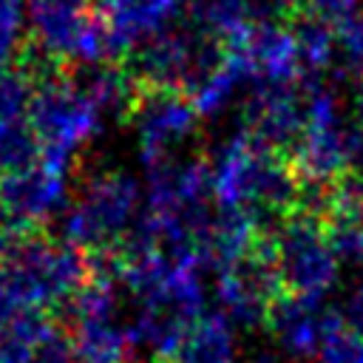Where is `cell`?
Wrapping results in <instances>:
<instances>
[{
  "instance_id": "1",
  "label": "cell",
  "mask_w": 363,
  "mask_h": 363,
  "mask_svg": "<svg viewBox=\"0 0 363 363\" xmlns=\"http://www.w3.org/2000/svg\"><path fill=\"white\" fill-rule=\"evenodd\" d=\"M113 272L133 303L130 332L136 346L156 360H176L187 329L204 315V261L193 250L125 247Z\"/></svg>"
},
{
  "instance_id": "2",
  "label": "cell",
  "mask_w": 363,
  "mask_h": 363,
  "mask_svg": "<svg viewBox=\"0 0 363 363\" xmlns=\"http://www.w3.org/2000/svg\"><path fill=\"white\" fill-rule=\"evenodd\" d=\"M213 201L218 210L247 213L255 221L286 218L298 213L301 179L275 147L252 139L247 130L227 136L213 159Z\"/></svg>"
},
{
  "instance_id": "3",
  "label": "cell",
  "mask_w": 363,
  "mask_h": 363,
  "mask_svg": "<svg viewBox=\"0 0 363 363\" xmlns=\"http://www.w3.org/2000/svg\"><path fill=\"white\" fill-rule=\"evenodd\" d=\"M213 176L204 159H173L147 170L139 224L125 247L193 250L210 218Z\"/></svg>"
},
{
  "instance_id": "4",
  "label": "cell",
  "mask_w": 363,
  "mask_h": 363,
  "mask_svg": "<svg viewBox=\"0 0 363 363\" xmlns=\"http://www.w3.org/2000/svg\"><path fill=\"white\" fill-rule=\"evenodd\" d=\"M85 252L68 241L54 238H17L0 258V295L11 318L45 315L79 292L88 281Z\"/></svg>"
},
{
  "instance_id": "5",
  "label": "cell",
  "mask_w": 363,
  "mask_h": 363,
  "mask_svg": "<svg viewBox=\"0 0 363 363\" xmlns=\"http://www.w3.org/2000/svg\"><path fill=\"white\" fill-rule=\"evenodd\" d=\"M145 204V187L128 170H99L74 193L62 224V241L79 252H108L128 244Z\"/></svg>"
},
{
  "instance_id": "6",
  "label": "cell",
  "mask_w": 363,
  "mask_h": 363,
  "mask_svg": "<svg viewBox=\"0 0 363 363\" xmlns=\"http://www.w3.org/2000/svg\"><path fill=\"white\" fill-rule=\"evenodd\" d=\"M360 156L363 136L354 122L346 119L340 96L326 85H315L303 96V125L289 159L298 179L323 190L352 176V164Z\"/></svg>"
},
{
  "instance_id": "7",
  "label": "cell",
  "mask_w": 363,
  "mask_h": 363,
  "mask_svg": "<svg viewBox=\"0 0 363 363\" xmlns=\"http://www.w3.org/2000/svg\"><path fill=\"white\" fill-rule=\"evenodd\" d=\"M28 122L40 145V159L68 170L77 156L102 136L108 125L82 91L79 79L62 74L37 77Z\"/></svg>"
},
{
  "instance_id": "8",
  "label": "cell",
  "mask_w": 363,
  "mask_h": 363,
  "mask_svg": "<svg viewBox=\"0 0 363 363\" xmlns=\"http://www.w3.org/2000/svg\"><path fill=\"white\" fill-rule=\"evenodd\" d=\"M267 247L284 295L323 301L335 289L340 258L318 213L298 210L286 216L275 235L267 238Z\"/></svg>"
},
{
  "instance_id": "9",
  "label": "cell",
  "mask_w": 363,
  "mask_h": 363,
  "mask_svg": "<svg viewBox=\"0 0 363 363\" xmlns=\"http://www.w3.org/2000/svg\"><path fill=\"white\" fill-rule=\"evenodd\" d=\"M71 199V170L45 159L0 176V233L14 241L28 238L54 218H62Z\"/></svg>"
},
{
  "instance_id": "10",
  "label": "cell",
  "mask_w": 363,
  "mask_h": 363,
  "mask_svg": "<svg viewBox=\"0 0 363 363\" xmlns=\"http://www.w3.org/2000/svg\"><path fill=\"white\" fill-rule=\"evenodd\" d=\"M221 48L196 28H167L133 51L130 77L145 91L190 94L193 85L213 68Z\"/></svg>"
},
{
  "instance_id": "11",
  "label": "cell",
  "mask_w": 363,
  "mask_h": 363,
  "mask_svg": "<svg viewBox=\"0 0 363 363\" xmlns=\"http://www.w3.org/2000/svg\"><path fill=\"white\" fill-rule=\"evenodd\" d=\"M130 119L136 133V153L145 170L179 159L176 153L199 130V113L190 96L170 91H145Z\"/></svg>"
},
{
  "instance_id": "12",
  "label": "cell",
  "mask_w": 363,
  "mask_h": 363,
  "mask_svg": "<svg viewBox=\"0 0 363 363\" xmlns=\"http://www.w3.org/2000/svg\"><path fill=\"white\" fill-rule=\"evenodd\" d=\"M281 284L269 258L267 238L255 255L224 267L216 272L213 298L221 315H227L238 329H255L267 323L272 303L278 301Z\"/></svg>"
},
{
  "instance_id": "13",
  "label": "cell",
  "mask_w": 363,
  "mask_h": 363,
  "mask_svg": "<svg viewBox=\"0 0 363 363\" xmlns=\"http://www.w3.org/2000/svg\"><path fill=\"white\" fill-rule=\"evenodd\" d=\"M247 77L250 88H298L303 77L295 28L284 23H258L244 40L221 48Z\"/></svg>"
},
{
  "instance_id": "14",
  "label": "cell",
  "mask_w": 363,
  "mask_h": 363,
  "mask_svg": "<svg viewBox=\"0 0 363 363\" xmlns=\"http://www.w3.org/2000/svg\"><path fill=\"white\" fill-rule=\"evenodd\" d=\"M340 320V312L323 306V301H309L298 295H278L267 315V329L275 346L292 360H315L326 335Z\"/></svg>"
},
{
  "instance_id": "15",
  "label": "cell",
  "mask_w": 363,
  "mask_h": 363,
  "mask_svg": "<svg viewBox=\"0 0 363 363\" xmlns=\"http://www.w3.org/2000/svg\"><path fill=\"white\" fill-rule=\"evenodd\" d=\"M303 125V96L295 88H250L241 99V130L269 147H292Z\"/></svg>"
},
{
  "instance_id": "16",
  "label": "cell",
  "mask_w": 363,
  "mask_h": 363,
  "mask_svg": "<svg viewBox=\"0 0 363 363\" xmlns=\"http://www.w3.org/2000/svg\"><path fill=\"white\" fill-rule=\"evenodd\" d=\"M94 11L79 0H28V40L51 62L74 65L79 37Z\"/></svg>"
},
{
  "instance_id": "17",
  "label": "cell",
  "mask_w": 363,
  "mask_h": 363,
  "mask_svg": "<svg viewBox=\"0 0 363 363\" xmlns=\"http://www.w3.org/2000/svg\"><path fill=\"white\" fill-rule=\"evenodd\" d=\"M318 218L323 221L340 264H363V182L343 176L340 182L323 187Z\"/></svg>"
},
{
  "instance_id": "18",
  "label": "cell",
  "mask_w": 363,
  "mask_h": 363,
  "mask_svg": "<svg viewBox=\"0 0 363 363\" xmlns=\"http://www.w3.org/2000/svg\"><path fill=\"white\" fill-rule=\"evenodd\" d=\"M0 363H77L71 337L45 315H20L0 329Z\"/></svg>"
},
{
  "instance_id": "19",
  "label": "cell",
  "mask_w": 363,
  "mask_h": 363,
  "mask_svg": "<svg viewBox=\"0 0 363 363\" xmlns=\"http://www.w3.org/2000/svg\"><path fill=\"white\" fill-rule=\"evenodd\" d=\"M71 349L77 363H130L136 349L130 320L122 315L108 318H74Z\"/></svg>"
},
{
  "instance_id": "20",
  "label": "cell",
  "mask_w": 363,
  "mask_h": 363,
  "mask_svg": "<svg viewBox=\"0 0 363 363\" xmlns=\"http://www.w3.org/2000/svg\"><path fill=\"white\" fill-rule=\"evenodd\" d=\"M238 326L218 309L204 312L187 329L176 363H238Z\"/></svg>"
},
{
  "instance_id": "21",
  "label": "cell",
  "mask_w": 363,
  "mask_h": 363,
  "mask_svg": "<svg viewBox=\"0 0 363 363\" xmlns=\"http://www.w3.org/2000/svg\"><path fill=\"white\" fill-rule=\"evenodd\" d=\"M258 23L264 20L258 17L255 0H196L193 3V28L218 48L235 45Z\"/></svg>"
},
{
  "instance_id": "22",
  "label": "cell",
  "mask_w": 363,
  "mask_h": 363,
  "mask_svg": "<svg viewBox=\"0 0 363 363\" xmlns=\"http://www.w3.org/2000/svg\"><path fill=\"white\" fill-rule=\"evenodd\" d=\"M82 91L88 94V99L96 105V111L105 116V122H122L133 113L142 88L136 85V79L130 77V71L108 62L99 68H88L79 77Z\"/></svg>"
},
{
  "instance_id": "23",
  "label": "cell",
  "mask_w": 363,
  "mask_h": 363,
  "mask_svg": "<svg viewBox=\"0 0 363 363\" xmlns=\"http://www.w3.org/2000/svg\"><path fill=\"white\" fill-rule=\"evenodd\" d=\"M250 88L247 77L241 74V68L221 51L218 60L213 62V68L193 85V91L187 94L199 119H221L241 96V91Z\"/></svg>"
},
{
  "instance_id": "24",
  "label": "cell",
  "mask_w": 363,
  "mask_h": 363,
  "mask_svg": "<svg viewBox=\"0 0 363 363\" xmlns=\"http://www.w3.org/2000/svg\"><path fill=\"white\" fill-rule=\"evenodd\" d=\"M295 28V40H298V51H301V65H303V77H320L323 71L332 68L335 57H337V31L303 17Z\"/></svg>"
},
{
  "instance_id": "25",
  "label": "cell",
  "mask_w": 363,
  "mask_h": 363,
  "mask_svg": "<svg viewBox=\"0 0 363 363\" xmlns=\"http://www.w3.org/2000/svg\"><path fill=\"white\" fill-rule=\"evenodd\" d=\"M40 162V145L28 119H0V176Z\"/></svg>"
},
{
  "instance_id": "26",
  "label": "cell",
  "mask_w": 363,
  "mask_h": 363,
  "mask_svg": "<svg viewBox=\"0 0 363 363\" xmlns=\"http://www.w3.org/2000/svg\"><path fill=\"white\" fill-rule=\"evenodd\" d=\"M28 43V0H0V71L20 62Z\"/></svg>"
},
{
  "instance_id": "27",
  "label": "cell",
  "mask_w": 363,
  "mask_h": 363,
  "mask_svg": "<svg viewBox=\"0 0 363 363\" xmlns=\"http://www.w3.org/2000/svg\"><path fill=\"white\" fill-rule=\"evenodd\" d=\"M37 77L20 65L0 71V119H28Z\"/></svg>"
},
{
  "instance_id": "28",
  "label": "cell",
  "mask_w": 363,
  "mask_h": 363,
  "mask_svg": "<svg viewBox=\"0 0 363 363\" xmlns=\"http://www.w3.org/2000/svg\"><path fill=\"white\" fill-rule=\"evenodd\" d=\"M315 363H363V337L349 329L343 312H340V320L326 335Z\"/></svg>"
},
{
  "instance_id": "29",
  "label": "cell",
  "mask_w": 363,
  "mask_h": 363,
  "mask_svg": "<svg viewBox=\"0 0 363 363\" xmlns=\"http://www.w3.org/2000/svg\"><path fill=\"white\" fill-rule=\"evenodd\" d=\"M301 11L303 17L332 31H340L354 17H360V0H301Z\"/></svg>"
},
{
  "instance_id": "30",
  "label": "cell",
  "mask_w": 363,
  "mask_h": 363,
  "mask_svg": "<svg viewBox=\"0 0 363 363\" xmlns=\"http://www.w3.org/2000/svg\"><path fill=\"white\" fill-rule=\"evenodd\" d=\"M337 57L354 74H363V11L337 31Z\"/></svg>"
},
{
  "instance_id": "31",
  "label": "cell",
  "mask_w": 363,
  "mask_h": 363,
  "mask_svg": "<svg viewBox=\"0 0 363 363\" xmlns=\"http://www.w3.org/2000/svg\"><path fill=\"white\" fill-rule=\"evenodd\" d=\"M255 9L264 23H281V17H289L295 9H301V0H255Z\"/></svg>"
},
{
  "instance_id": "32",
  "label": "cell",
  "mask_w": 363,
  "mask_h": 363,
  "mask_svg": "<svg viewBox=\"0 0 363 363\" xmlns=\"http://www.w3.org/2000/svg\"><path fill=\"white\" fill-rule=\"evenodd\" d=\"M343 318H346L349 329L363 337V284L352 292V298H349V303H346V309H343Z\"/></svg>"
},
{
  "instance_id": "33",
  "label": "cell",
  "mask_w": 363,
  "mask_h": 363,
  "mask_svg": "<svg viewBox=\"0 0 363 363\" xmlns=\"http://www.w3.org/2000/svg\"><path fill=\"white\" fill-rule=\"evenodd\" d=\"M352 122H354V128H357L360 136H363V88H360L357 96H354V116H352Z\"/></svg>"
},
{
  "instance_id": "34",
  "label": "cell",
  "mask_w": 363,
  "mask_h": 363,
  "mask_svg": "<svg viewBox=\"0 0 363 363\" xmlns=\"http://www.w3.org/2000/svg\"><path fill=\"white\" fill-rule=\"evenodd\" d=\"M6 250H9V238H6L3 233H0V258L6 255Z\"/></svg>"
},
{
  "instance_id": "35",
  "label": "cell",
  "mask_w": 363,
  "mask_h": 363,
  "mask_svg": "<svg viewBox=\"0 0 363 363\" xmlns=\"http://www.w3.org/2000/svg\"><path fill=\"white\" fill-rule=\"evenodd\" d=\"M252 363H275V360H269V357H258V360H252Z\"/></svg>"
},
{
  "instance_id": "36",
  "label": "cell",
  "mask_w": 363,
  "mask_h": 363,
  "mask_svg": "<svg viewBox=\"0 0 363 363\" xmlns=\"http://www.w3.org/2000/svg\"><path fill=\"white\" fill-rule=\"evenodd\" d=\"M147 363H167V360H147Z\"/></svg>"
},
{
  "instance_id": "37",
  "label": "cell",
  "mask_w": 363,
  "mask_h": 363,
  "mask_svg": "<svg viewBox=\"0 0 363 363\" xmlns=\"http://www.w3.org/2000/svg\"><path fill=\"white\" fill-rule=\"evenodd\" d=\"M79 3H85V0H79Z\"/></svg>"
}]
</instances>
